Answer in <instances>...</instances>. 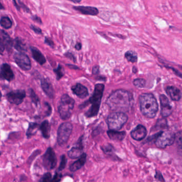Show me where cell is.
<instances>
[{"label": "cell", "instance_id": "obj_1", "mask_svg": "<svg viewBox=\"0 0 182 182\" xmlns=\"http://www.w3.org/2000/svg\"><path fill=\"white\" fill-rule=\"evenodd\" d=\"M134 98L131 92L117 90L111 93L106 103L111 110L114 112H128L134 105Z\"/></svg>", "mask_w": 182, "mask_h": 182}, {"label": "cell", "instance_id": "obj_2", "mask_svg": "<svg viewBox=\"0 0 182 182\" xmlns=\"http://www.w3.org/2000/svg\"><path fill=\"white\" fill-rule=\"evenodd\" d=\"M140 110L147 118H153L158 111V104L154 96L151 93H143L139 97Z\"/></svg>", "mask_w": 182, "mask_h": 182}, {"label": "cell", "instance_id": "obj_3", "mask_svg": "<svg viewBox=\"0 0 182 182\" xmlns=\"http://www.w3.org/2000/svg\"><path fill=\"white\" fill-rule=\"evenodd\" d=\"M104 90L105 85L103 84H97L96 85L93 93L89 99V102L91 104V107L85 114L87 118L93 117L98 114Z\"/></svg>", "mask_w": 182, "mask_h": 182}, {"label": "cell", "instance_id": "obj_4", "mask_svg": "<svg viewBox=\"0 0 182 182\" xmlns=\"http://www.w3.org/2000/svg\"><path fill=\"white\" fill-rule=\"evenodd\" d=\"M75 102V100L68 94H63L61 97L60 101L58 105V111L62 119L67 120L70 118Z\"/></svg>", "mask_w": 182, "mask_h": 182}, {"label": "cell", "instance_id": "obj_5", "mask_svg": "<svg viewBox=\"0 0 182 182\" xmlns=\"http://www.w3.org/2000/svg\"><path fill=\"white\" fill-rule=\"evenodd\" d=\"M127 120L128 116L125 113L112 112L107 118V124L109 129L114 131L120 130L127 123Z\"/></svg>", "mask_w": 182, "mask_h": 182}, {"label": "cell", "instance_id": "obj_6", "mask_svg": "<svg viewBox=\"0 0 182 182\" xmlns=\"http://www.w3.org/2000/svg\"><path fill=\"white\" fill-rule=\"evenodd\" d=\"M73 126L69 122H64L59 126L57 132V141L59 145L67 143L72 134Z\"/></svg>", "mask_w": 182, "mask_h": 182}, {"label": "cell", "instance_id": "obj_7", "mask_svg": "<svg viewBox=\"0 0 182 182\" xmlns=\"http://www.w3.org/2000/svg\"><path fill=\"white\" fill-rule=\"evenodd\" d=\"M175 140V135L169 131H165L158 135L155 144L157 147L164 149L174 143Z\"/></svg>", "mask_w": 182, "mask_h": 182}, {"label": "cell", "instance_id": "obj_8", "mask_svg": "<svg viewBox=\"0 0 182 182\" xmlns=\"http://www.w3.org/2000/svg\"><path fill=\"white\" fill-rule=\"evenodd\" d=\"M57 163V159L54 149L52 147H48L42 156L43 165L47 170H51L55 167Z\"/></svg>", "mask_w": 182, "mask_h": 182}, {"label": "cell", "instance_id": "obj_9", "mask_svg": "<svg viewBox=\"0 0 182 182\" xmlns=\"http://www.w3.org/2000/svg\"><path fill=\"white\" fill-rule=\"evenodd\" d=\"M13 58L16 63L22 70L28 71L30 70L31 62L30 58L25 53L17 52L14 54Z\"/></svg>", "mask_w": 182, "mask_h": 182}, {"label": "cell", "instance_id": "obj_10", "mask_svg": "<svg viewBox=\"0 0 182 182\" xmlns=\"http://www.w3.org/2000/svg\"><path fill=\"white\" fill-rule=\"evenodd\" d=\"M26 97V92L22 90L12 91L8 93L6 98L10 103L16 105H19L22 103Z\"/></svg>", "mask_w": 182, "mask_h": 182}, {"label": "cell", "instance_id": "obj_11", "mask_svg": "<svg viewBox=\"0 0 182 182\" xmlns=\"http://www.w3.org/2000/svg\"><path fill=\"white\" fill-rule=\"evenodd\" d=\"M83 136L81 137L78 140L75 146L72 147L68 151V155L71 159L79 158L83 155Z\"/></svg>", "mask_w": 182, "mask_h": 182}, {"label": "cell", "instance_id": "obj_12", "mask_svg": "<svg viewBox=\"0 0 182 182\" xmlns=\"http://www.w3.org/2000/svg\"><path fill=\"white\" fill-rule=\"evenodd\" d=\"M160 103H161V114L163 117H167L172 113V107L169 103V100L165 95H161L160 96Z\"/></svg>", "mask_w": 182, "mask_h": 182}, {"label": "cell", "instance_id": "obj_13", "mask_svg": "<svg viewBox=\"0 0 182 182\" xmlns=\"http://www.w3.org/2000/svg\"><path fill=\"white\" fill-rule=\"evenodd\" d=\"M72 9L82 15L96 16L99 15V10L97 7L91 6H73Z\"/></svg>", "mask_w": 182, "mask_h": 182}, {"label": "cell", "instance_id": "obj_14", "mask_svg": "<svg viewBox=\"0 0 182 182\" xmlns=\"http://www.w3.org/2000/svg\"><path fill=\"white\" fill-rule=\"evenodd\" d=\"M147 134V129L144 126L138 125L131 133V137L136 141H141L145 138Z\"/></svg>", "mask_w": 182, "mask_h": 182}, {"label": "cell", "instance_id": "obj_15", "mask_svg": "<svg viewBox=\"0 0 182 182\" xmlns=\"http://www.w3.org/2000/svg\"><path fill=\"white\" fill-rule=\"evenodd\" d=\"M40 85L43 91L46 94V96L51 99H54L55 96V92L51 83L48 79L43 78L40 80Z\"/></svg>", "mask_w": 182, "mask_h": 182}, {"label": "cell", "instance_id": "obj_16", "mask_svg": "<svg viewBox=\"0 0 182 182\" xmlns=\"http://www.w3.org/2000/svg\"><path fill=\"white\" fill-rule=\"evenodd\" d=\"M72 90L76 96L82 99L86 98L89 94L88 89L80 83H77L72 86Z\"/></svg>", "mask_w": 182, "mask_h": 182}, {"label": "cell", "instance_id": "obj_17", "mask_svg": "<svg viewBox=\"0 0 182 182\" xmlns=\"http://www.w3.org/2000/svg\"><path fill=\"white\" fill-rule=\"evenodd\" d=\"M1 74L2 77L9 82H11L14 78V74L11 67L7 63H3L1 66Z\"/></svg>", "mask_w": 182, "mask_h": 182}, {"label": "cell", "instance_id": "obj_18", "mask_svg": "<svg viewBox=\"0 0 182 182\" xmlns=\"http://www.w3.org/2000/svg\"><path fill=\"white\" fill-rule=\"evenodd\" d=\"M168 95L174 101H178L182 98V93L179 88L174 86H168L166 88Z\"/></svg>", "mask_w": 182, "mask_h": 182}, {"label": "cell", "instance_id": "obj_19", "mask_svg": "<svg viewBox=\"0 0 182 182\" xmlns=\"http://www.w3.org/2000/svg\"><path fill=\"white\" fill-rule=\"evenodd\" d=\"M30 50L33 58L37 63H39L40 65H43L44 63H46L45 58L44 57V55L37 48L31 46Z\"/></svg>", "mask_w": 182, "mask_h": 182}, {"label": "cell", "instance_id": "obj_20", "mask_svg": "<svg viewBox=\"0 0 182 182\" xmlns=\"http://www.w3.org/2000/svg\"><path fill=\"white\" fill-rule=\"evenodd\" d=\"M86 161V154L84 153L83 155L78 159V160L71 165L69 167L70 170L72 172H75L81 169L84 165Z\"/></svg>", "mask_w": 182, "mask_h": 182}, {"label": "cell", "instance_id": "obj_21", "mask_svg": "<svg viewBox=\"0 0 182 182\" xmlns=\"http://www.w3.org/2000/svg\"><path fill=\"white\" fill-rule=\"evenodd\" d=\"M107 134L111 140L117 141H121L124 139L126 136L125 132H118V131L109 130L107 132Z\"/></svg>", "mask_w": 182, "mask_h": 182}, {"label": "cell", "instance_id": "obj_22", "mask_svg": "<svg viewBox=\"0 0 182 182\" xmlns=\"http://www.w3.org/2000/svg\"><path fill=\"white\" fill-rule=\"evenodd\" d=\"M1 35H2V39L5 48L7 49V51H11L13 45V42L11 37L8 34L4 31L3 30H1Z\"/></svg>", "mask_w": 182, "mask_h": 182}, {"label": "cell", "instance_id": "obj_23", "mask_svg": "<svg viewBox=\"0 0 182 182\" xmlns=\"http://www.w3.org/2000/svg\"><path fill=\"white\" fill-rule=\"evenodd\" d=\"M40 129L42 135L46 139L50 138L51 132V125L48 120H44L40 126Z\"/></svg>", "mask_w": 182, "mask_h": 182}, {"label": "cell", "instance_id": "obj_24", "mask_svg": "<svg viewBox=\"0 0 182 182\" xmlns=\"http://www.w3.org/2000/svg\"><path fill=\"white\" fill-rule=\"evenodd\" d=\"M13 46L18 52L25 53V52L27 51L26 44L24 43L23 40L18 37L16 38L14 40Z\"/></svg>", "mask_w": 182, "mask_h": 182}, {"label": "cell", "instance_id": "obj_25", "mask_svg": "<svg viewBox=\"0 0 182 182\" xmlns=\"http://www.w3.org/2000/svg\"><path fill=\"white\" fill-rule=\"evenodd\" d=\"M40 128V125L36 123H30L27 131L26 132V135L28 138H31L37 132L38 129Z\"/></svg>", "mask_w": 182, "mask_h": 182}, {"label": "cell", "instance_id": "obj_26", "mask_svg": "<svg viewBox=\"0 0 182 182\" xmlns=\"http://www.w3.org/2000/svg\"><path fill=\"white\" fill-rule=\"evenodd\" d=\"M125 58L128 62L132 63H136L138 61V55L133 51H128L125 54Z\"/></svg>", "mask_w": 182, "mask_h": 182}, {"label": "cell", "instance_id": "obj_27", "mask_svg": "<svg viewBox=\"0 0 182 182\" xmlns=\"http://www.w3.org/2000/svg\"><path fill=\"white\" fill-rule=\"evenodd\" d=\"M0 25L5 29H9L12 27V23L9 17H3L0 19Z\"/></svg>", "mask_w": 182, "mask_h": 182}, {"label": "cell", "instance_id": "obj_28", "mask_svg": "<svg viewBox=\"0 0 182 182\" xmlns=\"http://www.w3.org/2000/svg\"><path fill=\"white\" fill-rule=\"evenodd\" d=\"M54 71L56 75V78L58 81L61 79V78L63 77L65 74L64 68L62 66V65L60 64H59L57 68L54 69Z\"/></svg>", "mask_w": 182, "mask_h": 182}, {"label": "cell", "instance_id": "obj_29", "mask_svg": "<svg viewBox=\"0 0 182 182\" xmlns=\"http://www.w3.org/2000/svg\"><path fill=\"white\" fill-rule=\"evenodd\" d=\"M101 149L102 150L103 152L107 155L112 154L114 151V147L110 144H107L106 145H103L101 147Z\"/></svg>", "mask_w": 182, "mask_h": 182}, {"label": "cell", "instance_id": "obj_30", "mask_svg": "<svg viewBox=\"0 0 182 182\" xmlns=\"http://www.w3.org/2000/svg\"><path fill=\"white\" fill-rule=\"evenodd\" d=\"M30 96L32 102L36 105V106H37L40 104V99L32 88H30Z\"/></svg>", "mask_w": 182, "mask_h": 182}, {"label": "cell", "instance_id": "obj_31", "mask_svg": "<svg viewBox=\"0 0 182 182\" xmlns=\"http://www.w3.org/2000/svg\"><path fill=\"white\" fill-rule=\"evenodd\" d=\"M179 149L182 151V132H179L175 135V140Z\"/></svg>", "mask_w": 182, "mask_h": 182}, {"label": "cell", "instance_id": "obj_32", "mask_svg": "<svg viewBox=\"0 0 182 182\" xmlns=\"http://www.w3.org/2000/svg\"><path fill=\"white\" fill-rule=\"evenodd\" d=\"M133 84L138 88H143L145 86L146 82L143 78H136L133 81Z\"/></svg>", "mask_w": 182, "mask_h": 182}, {"label": "cell", "instance_id": "obj_33", "mask_svg": "<svg viewBox=\"0 0 182 182\" xmlns=\"http://www.w3.org/2000/svg\"><path fill=\"white\" fill-rule=\"evenodd\" d=\"M67 164V159L66 156L64 155H63L61 156V161L58 168V170L59 171H62L65 168Z\"/></svg>", "mask_w": 182, "mask_h": 182}, {"label": "cell", "instance_id": "obj_34", "mask_svg": "<svg viewBox=\"0 0 182 182\" xmlns=\"http://www.w3.org/2000/svg\"><path fill=\"white\" fill-rule=\"evenodd\" d=\"M40 153V150H36V151H34V152L31 154V156H30L28 158V165L29 166L30 165V164L32 163V162L33 161V160L35 159V158H36L37 156H39Z\"/></svg>", "mask_w": 182, "mask_h": 182}, {"label": "cell", "instance_id": "obj_35", "mask_svg": "<svg viewBox=\"0 0 182 182\" xmlns=\"http://www.w3.org/2000/svg\"><path fill=\"white\" fill-rule=\"evenodd\" d=\"M52 180L51 174L50 173H46L44 174L40 180H39V182H51Z\"/></svg>", "mask_w": 182, "mask_h": 182}, {"label": "cell", "instance_id": "obj_36", "mask_svg": "<svg viewBox=\"0 0 182 182\" xmlns=\"http://www.w3.org/2000/svg\"><path fill=\"white\" fill-rule=\"evenodd\" d=\"M44 43L45 44H47L49 46H50L51 48H54V43L53 40L51 38H50V37H45Z\"/></svg>", "mask_w": 182, "mask_h": 182}, {"label": "cell", "instance_id": "obj_37", "mask_svg": "<svg viewBox=\"0 0 182 182\" xmlns=\"http://www.w3.org/2000/svg\"><path fill=\"white\" fill-rule=\"evenodd\" d=\"M62 177V174L61 173H56L52 179L51 182H59Z\"/></svg>", "mask_w": 182, "mask_h": 182}, {"label": "cell", "instance_id": "obj_38", "mask_svg": "<svg viewBox=\"0 0 182 182\" xmlns=\"http://www.w3.org/2000/svg\"><path fill=\"white\" fill-rule=\"evenodd\" d=\"M30 28H31V30L35 32V33L37 34H42V31L40 28L36 27V26L33 25H31L30 26Z\"/></svg>", "mask_w": 182, "mask_h": 182}, {"label": "cell", "instance_id": "obj_39", "mask_svg": "<svg viewBox=\"0 0 182 182\" xmlns=\"http://www.w3.org/2000/svg\"><path fill=\"white\" fill-rule=\"evenodd\" d=\"M45 105L47 108V110L46 111V116H50L51 114L52 111L51 106L48 102H45Z\"/></svg>", "mask_w": 182, "mask_h": 182}, {"label": "cell", "instance_id": "obj_40", "mask_svg": "<svg viewBox=\"0 0 182 182\" xmlns=\"http://www.w3.org/2000/svg\"><path fill=\"white\" fill-rule=\"evenodd\" d=\"M64 55L66 56V57L68 59H70L72 60L74 62H76V58L74 56V54H72V52H67L66 54H64Z\"/></svg>", "mask_w": 182, "mask_h": 182}, {"label": "cell", "instance_id": "obj_41", "mask_svg": "<svg viewBox=\"0 0 182 182\" xmlns=\"http://www.w3.org/2000/svg\"><path fill=\"white\" fill-rule=\"evenodd\" d=\"M32 19L35 21V22H37L38 24H42V21L40 17H39L37 15H34L33 16L31 17Z\"/></svg>", "mask_w": 182, "mask_h": 182}, {"label": "cell", "instance_id": "obj_42", "mask_svg": "<svg viewBox=\"0 0 182 182\" xmlns=\"http://www.w3.org/2000/svg\"><path fill=\"white\" fill-rule=\"evenodd\" d=\"M155 177H156V180H158L160 182H165L164 177H162V175H161V174L159 171H156V176Z\"/></svg>", "mask_w": 182, "mask_h": 182}, {"label": "cell", "instance_id": "obj_43", "mask_svg": "<svg viewBox=\"0 0 182 182\" xmlns=\"http://www.w3.org/2000/svg\"><path fill=\"white\" fill-rule=\"evenodd\" d=\"M4 49H5V46L4 45L2 39L0 37V55L2 54L4 51Z\"/></svg>", "mask_w": 182, "mask_h": 182}, {"label": "cell", "instance_id": "obj_44", "mask_svg": "<svg viewBox=\"0 0 182 182\" xmlns=\"http://www.w3.org/2000/svg\"><path fill=\"white\" fill-rule=\"evenodd\" d=\"M99 67L98 66H95L93 67L92 69V73L94 75H98L99 73Z\"/></svg>", "mask_w": 182, "mask_h": 182}, {"label": "cell", "instance_id": "obj_45", "mask_svg": "<svg viewBox=\"0 0 182 182\" xmlns=\"http://www.w3.org/2000/svg\"><path fill=\"white\" fill-rule=\"evenodd\" d=\"M18 1L19 3L20 4V5L21 6V8H22L24 10H25V11H27L28 12H30V9H28V7H27L24 3H22V2H20L19 0H18Z\"/></svg>", "mask_w": 182, "mask_h": 182}, {"label": "cell", "instance_id": "obj_46", "mask_svg": "<svg viewBox=\"0 0 182 182\" xmlns=\"http://www.w3.org/2000/svg\"><path fill=\"white\" fill-rule=\"evenodd\" d=\"M82 45L81 44V43H77L75 45V48L76 49V50L79 51L82 49Z\"/></svg>", "mask_w": 182, "mask_h": 182}, {"label": "cell", "instance_id": "obj_47", "mask_svg": "<svg viewBox=\"0 0 182 182\" xmlns=\"http://www.w3.org/2000/svg\"><path fill=\"white\" fill-rule=\"evenodd\" d=\"M171 69H173V71L174 72H175V74L176 75L178 76L179 77L181 78H182V73H180V72H179V71H177L175 69H174V68H171Z\"/></svg>", "mask_w": 182, "mask_h": 182}, {"label": "cell", "instance_id": "obj_48", "mask_svg": "<svg viewBox=\"0 0 182 182\" xmlns=\"http://www.w3.org/2000/svg\"><path fill=\"white\" fill-rule=\"evenodd\" d=\"M67 66L69 67V68L71 69H78L79 68L77 66H76L75 65H72V64H67Z\"/></svg>", "mask_w": 182, "mask_h": 182}, {"label": "cell", "instance_id": "obj_49", "mask_svg": "<svg viewBox=\"0 0 182 182\" xmlns=\"http://www.w3.org/2000/svg\"><path fill=\"white\" fill-rule=\"evenodd\" d=\"M67 1L73 2L74 3H81L82 2V0H67Z\"/></svg>", "mask_w": 182, "mask_h": 182}, {"label": "cell", "instance_id": "obj_50", "mask_svg": "<svg viewBox=\"0 0 182 182\" xmlns=\"http://www.w3.org/2000/svg\"><path fill=\"white\" fill-rule=\"evenodd\" d=\"M13 3L15 4V6H16V8H17V9L18 10H19V8H20V7H19V6H18V4L17 3L16 1V0H13Z\"/></svg>", "mask_w": 182, "mask_h": 182}, {"label": "cell", "instance_id": "obj_51", "mask_svg": "<svg viewBox=\"0 0 182 182\" xmlns=\"http://www.w3.org/2000/svg\"><path fill=\"white\" fill-rule=\"evenodd\" d=\"M133 72L134 74H135V73H136V72H138V69H137L135 67H133Z\"/></svg>", "mask_w": 182, "mask_h": 182}, {"label": "cell", "instance_id": "obj_52", "mask_svg": "<svg viewBox=\"0 0 182 182\" xmlns=\"http://www.w3.org/2000/svg\"><path fill=\"white\" fill-rule=\"evenodd\" d=\"M4 7L3 6H2V4L0 3V10L3 9Z\"/></svg>", "mask_w": 182, "mask_h": 182}, {"label": "cell", "instance_id": "obj_53", "mask_svg": "<svg viewBox=\"0 0 182 182\" xmlns=\"http://www.w3.org/2000/svg\"><path fill=\"white\" fill-rule=\"evenodd\" d=\"M2 93H1V92L0 91V101H1V98H2Z\"/></svg>", "mask_w": 182, "mask_h": 182}, {"label": "cell", "instance_id": "obj_54", "mask_svg": "<svg viewBox=\"0 0 182 182\" xmlns=\"http://www.w3.org/2000/svg\"><path fill=\"white\" fill-rule=\"evenodd\" d=\"M0 78H3V77H2V75H1V73H0Z\"/></svg>", "mask_w": 182, "mask_h": 182}, {"label": "cell", "instance_id": "obj_55", "mask_svg": "<svg viewBox=\"0 0 182 182\" xmlns=\"http://www.w3.org/2000/svg\"></svg>", "mask_w": 182, "mask_h": 182}]
</instances>
